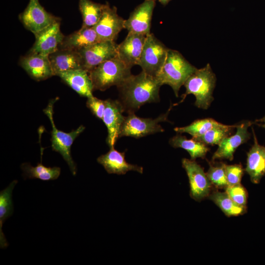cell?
<instances>
[{"label":"cell","instance_id":"1","mask_svg":"<svg viewBox=\"0 0 265 265\" xmlns=\"http://www.w3.org/2000/svg\"><path fill=\"white\" fill-rule=\"evenodd\" d=\"M161 85L156 77L142 71L137 75H131L117 86L124 111L134 113L146 103L159 102Z\"/></svg>","mask_w":265,"mask_h":265},{"label":"cell","instance_id":"2","mask_svg":"<svg viewBox=\"0 0 265 265\" xmlns=\"http://www.w3.org/2000/svg\"><path fill=\"white\" fill-rule=\"evenodd\" d=\"M196 69L179 52L168 49L165 61L156 78L162 85L170 86L177 97L181 87Z\"/></svg>","mask_w":265,"mask_h":265},{"label":"cell","instance_id":"3","mask_svg":"<svg viewBox=\"0 0 265 265\" xmlns=\"http://www.w3.org/2000/svg\"><path fill=\"white\" fill-rule=\"evenodd\" d=\"M216 77L209 64L196 70L191 75L184 83L186 92L182 96L181 102L188 94L195 97V106L207 109L213 98L212 93L215 87Z\"/></svg>","mask_w":265,"mask_h":265},{"label":"cell","instance_id":"4","mask_svg":"<svg viewBox=\"0 0 265 265\" xmlns=\"http://www.w3.org/2000/svg\"><path fill=\"white\" fill-rule=\"evenodd\" d=\"M131 69L117 56L101 63L88 74L94 90L105 91L122 84L132 75Z\"/></svg>","mask_w":265,"mask_h":265},{"label":"cell","instance_id":"5","mask_svg":"<svg viewBox=\"0 0 265 265\" xmlns=\"http://www.w3.org/2000/svg\"><path fill=\"white\" fill-rule=\"evenodd\" d=\"M55 101L56 99L51 101L43 110L45 114L50 119L52 127L51 131L52 149L62 156L67 163L72 173L75 175L77 169L71 156V148L75 139L84 130L85 127L80 125L70 132H66L57 129L53 118V107Z\"/></svg>","mask_w":265,"mask_h":265},{"label":"cell","instance_id":"6","mask_svg":"<svg viewBox=\"0 0 265 265\" xmlns=\"http://www.w3.org/2000/svg\"><path fill=\"white\" fill-rule=\"evenodd\" d=\"M168 48L153 33L146 37L138 65L142 71L156 77L166 58Z\"/></svg>","mask_w":265,"mask_h":265},{"label":"cell","instance_id":"7","mask_svg":"<svg viewBox=\"0 0 265 265\" xmlns=\"http://www.w3.org/2000/svg\"><path fill=\"white\" fill-rule=\"evenodd\" d=\"M171 108V106L166 113L155 119L141 118L136 116L134 113H129L127 116L125 117L119 137L130 136L140 138L164 132V129L159 123L167 121L169 112Z\"/></svg>","mask_w":265,"mask_h":265},{"label":"cell","instance_id":"8","mask_svg":"<svg viewBox=\"0 0 265 265\" xmlns=\"http://www.w3.org/2000/svg\"><path fill=\"white\" fill-rule=\"evenodd\" d=\"M19 20L28 30L34 34L60 19L48 12L41 5L39 0H29L19 15Z\"/></svg>","mask_w":265,"mask_h":265},{"label":"cell","instance_id":"9","mask_svg":"<svg viewBox=\"0 0 265 265\" xmlns=\"http://www.w3.org/2000/svg\"><path fill=\"white\" fill-rule=\"evenodd\" d=\"M117 45L114 41H101L78 52L81 57L82 69L88 73L104 61L117 56Z\"/></svg>","mask_w":265,"mask_h":265},{"label":"cell","instance_id":"10","mask_svg":"<svg viewBox=\"0 0 265 265\" xmlns=\"http://www.w3.org/2000/svg\"><path fill=\"white\" fill-rule=\"evenodd\" d=\"M182 162L188 178L190 197L196 201H201L209 196L211 182L203 168L194 160L184 158Z\"/></svg>","mask_w":265,"mask_h":265},{"label":"cell","instance_id":"11","mask_svg":"<svg viewBox=\"0 0 265 265\" xmlns=\"http://www.w3.org/2000/svg\"><path fill=\"white\" fill-rule=\"evenodd\" d=\"M125 20L120 17L115 7L105 4L101 16L93 27L99 41H114L118 33L124 28Z\"/></svg>","mask_w":265,"mask_h":265},{"label":"cell","instance_id":"12","mask_svg":"<svg viewBox=\"0 0 265 265\" xmlns=\"http://www.w3.org/2000/svg\"><path fill=\"white\" fill-rule=\"evenodd\" d=\"M34 35L35 42L28 52L46 55L57 50L65 36L60 30V21L52 24Z\"/></svg>","mask_w":265,"mask_h":265},{"label":"cell","instance_id":"13","mask_svg":"<svg viewBox=\"0 0 265 265\" xmlns=\"http://www.w3.org/2000/svg\"><path fill=\"white\" fill-rule=\"evenodd\" d=\"M156 0H145L125 20L124 28L128 32L147 35L150 33L151 21Z\"/></svg>","mask_w":265,"mask_h":265},{"label":"cell","instance_id":"14","mask_svg":"<svg viewBox=\"0 0 265 265\" xmlns=\"http://www.w3.org/2000/svg\"><path fill=\"white\" fill-rule=\"evenodd\" d=\"M105 109L102 120L107 130L106 142L109 147L114 146L118 138L125 117L124 107L117 100L108 99L105 100Z\"/></svg>","mask_w":265,"mask_h":265},{"label":"cell","instance_id":"15","mask_svg":"<svg viewBox=\"0 0 265 265\" xmlns=\"http://www.w3.org/2000/svg\"><path fill=\"white\" fill-rule=\"evenodd\" d=\"M256 123V121H244L237 125L236 133L224 138L218 145V149L212 156V160L223 159L232 160L236 149L250 138L248 128Z\"/></svg>","mask_w":265,"mask_h":265},{"label":"cell","instance_id":"16","mask_svg":"<svg viewBox=\"0 0 265 265\" xmlns=\"http://www.w3.org/2000/svg\"><path fill=\"white\" fill-rule=\"evenodd\" d=\"M19 64L36 81L44 80L53 76L48 55L28 52L21 57Z\"/></svg>","mask_w":265,"mask_h":265},{"label":"cell","instance_id":"17","mask_svg":"<svg viewBox=\"0 0 265 265\" xmlns=\"http://www.w3.org/2000/svg\"><path fill=\"white\" fill-rule=\"evenodd\" d=\"M146 36L128 32L124 41L117 45V57L128 67L138 65Z\"/></svg>","mask_w":265,"mask_h":265},{"label":"cell","instance_id":"18","mask_svg":"<svg viewBox=\"0 0 265 265\" xmlns=\"http://www.w3.org/2000/svg\"><path fill=\"white\" fill-rule=\"evenodd\" d=\"M97 160L109 174L124 175L129 171L143 173L142 167L128 163L125 159V152L118 151L114 146L110 147L107 153L99 157Z\"/></svg>","mask_w":265,"mask_h":265},{"label":"cell","instance_id":"19","mask_svg":"<svg viewBox=\"0 0 265 265\" xmlns=\"http://www.w3.org/2000/svg\"><path fill=\"white\" fill-rule=\"evenodd\" d=\"M252 132L254 144L247 154L245 171L250 176L251 181L258 184L265 176V147L258 143L253 129Z\"/></svg>","mask_w":265,"mask_h":265},{"label":"cell","instance_id":"20","mask_svg":"<svg viewBox=\"0 0 265 265\" xmlns=\"http://www.w3.org/2000/svg\"><path fill=\"white\" fill-rule=\"evenodd\" d=\"M80 96L87 98L93 95V84L88 73L83 69L68 70L57 75Z\"/></svg>","mask_w":265,"mask_h":265},{"label":"cell","instance_id":"21","mask_svg":"<svg viewBox=\"0 0 265 265\" xmlns=\"http://www.w3.org/2000/svg\"><path fill=\"white\" fill-rule=\"evenodd\" d=\"M48 56L53 76L68 70L82 69L81 57L78 52L58 49Z\"/></svg>","mask_w":265,"mask_h":265},{"label":"cell","instance_id":"22","mask_svg":"<svg viewBox=\"0 0 265 265\" xmlns=\"http://www.w3.org/2000/svg\"><path fill=\"white\" fill-rule=\"evenodd\" d=\"M100 42L93 27H83L65 36L58 49L79 52L83 48Z\"/></svg>","mask_w":265,"mask_h":265},{"label":"cell","instance_id":"23","mask_svg":"<svg viewBox=\"0 0 265 265\" xmlns=\"http://www.w3.org/2000/svg\"><path fill=\"white\" fill-rule=\"evenodd\" d=\"M17 183V180L12 181L6 188L0 192V246L1 248H6L8 245L2 228L4 221L13 212L12 193Z\"/></svg>","mask_w":265,"mask_h":265},{"label":"cell","instance_id":"24","mask_svg":"<svg viewBox=\"0 0 265 265\" xmlns=\"http://www.w3.org/2000/svg\"><path fill=\"white\" fill-rule=\"evenodd\" d=\"M170 144L174 148H181L186 150L189 154L191 159L205 158L210 150L207 145L193 138L188 139L185 136L177 134L169 140Z\"/></svg>","mask_w":265,"mask_h":265},{"label":"cell","instance_id":"25","mask_svg":"<svg viewBox=\"0 0 265 265\" xmlns=\"http://www.w3.org/2000/svg\"><path fill=\"white\" fill-rule=\"evenodd\" d=\"M24 172V177L29 179H38L42 181H51L57 179L60 175L61 169L59 167H46L42 161L36 166L25 162L21 164Z\"/></svg>","mask_w":265,"mask_h":265},{"label":"cell","instance_id":"26","mask_svg":"<svg viewBox=\"0 0 265 265\" xmlns=\"http://www.w3.org/2000/svg\"><path fill=\"white\" fill-rule=\"evenodd\" d=\"M105 4L91 0H79V8L82 18L83 27H94L102 14Z\"/></svg>","mask_w":265,"mask_h":265},{"label":"cell","instance_id":"27","mask_svg":"<svg viewBox=\"0 0 265 265\" xmlns=\"http://www.w3.org/2000/svg\"><path fill=\"white\" fill-rule=\"evenodd\" d=\"M209 198L228 216H238L246 212V208L236 204L226 192L215 191Z\"/></svg>","mask_w":265,"mask_h":265},{"label":"cell","instance_id":"28","mask_svg":"<svg viewBox=\"0 0 265 265\" xmlns=\"http://www.w3.org/2000/svg\"><path fill=\"white\" fill-rule=\"evenodd\" d=\"M223 124L219 123L212 118H205L194 121L190 125L183 127H176L174 131L178 133H187L193 138L199 137L208 131Z\"/></svg>","mask_w":265,"mask_h":265},{"label":"cell","instance_id":"29","mask_svg":"<svg viewBox=\"0 0 265 265\" xmlns=\"http://www.w3.org/2000/svg\"><path fill=\"white\" fill-rule=\"evenodd\" d=\"M236 126L222 124L212 128L199 137L192 138L206 145H218L224 138L230 135Z\"/></svg>","mask_w":265,"mask_h":265},{"label":"cell","instance_id":"30","mask_svg":"<svg viewBox=\"0 0 265 265\" xmlns=\"http://www.w3.org/2000/svg\"><path fill=\"white\" fill-rule=\"evenodd\" d=\"M211 183L219 188H226L228 186L227 180L225 164L213 166L210 164L209 169L206 173Z\"/></svg>","mask_w":265,"mask_h":265},{"label":"cell","instance_id":"31","mask_svg":"<svg viewBox=\"0 0 265 265\" xmlns=\"http://www.w3.org/2000/svg\"><path fill=\"white\" fill-rule=\"evenodd\" d=\"M225 189L226 192L236 204L246 208L247 193L240 184L228 186Z\"/></svg>","mask_w":265,"mask_h":265},{"label":"cell","instance_id":"32","mask_svg":"<svg viewBox=\"0 0 265 265\" xmlns=\"http://www.w3.org/2000/svg\"><path fill=\"white\" fill-rule=\"evenodd\" d=\"M225 171L229 186L240 184L243 174V169L240 164H225Z\"/></svg>","mask_w":265,"mask_h":265},{"label":"cell","instance_id":"33","mask_svg":"<svg viewBox=\"0 0 265 265\" xmlns=\"http://www.w3.org/2000/svg\"><path fill=\"white\" fill-rule=\"evenodd\" d=\"M86 106L96 117L103 119L105 109V100L99 99L92 96L87 98Z\"/></svg>","mask_w":265,"mask_h":265},{"label":"cell","instance_id":"34","mask_svg":"<svg viewBox=\"0 0 265 265\" xmlns=\"http://www.w3.org/2000/svg\"><path fill=\"white\" fill-rule=\"evenodd\" d=\"M257 121L262 122L263 123L262 124H257V125L265 128V116L262 119L258 120Z\"/></svg>","mask_w":265,"mask_h":265},{"label":"cell","instance_id":"35","mask_svg":"<svg viewBox=\"0 0 265 265\" xmlns=\"http://www.w3.org/2000/svg\"><path fill=\"white\" fill-rule=\"evenodd\" d=\"M171 0H159V1L163 5H166Z\"/></svg>","mask_w":265,"mask_h":265}]
</instances>
